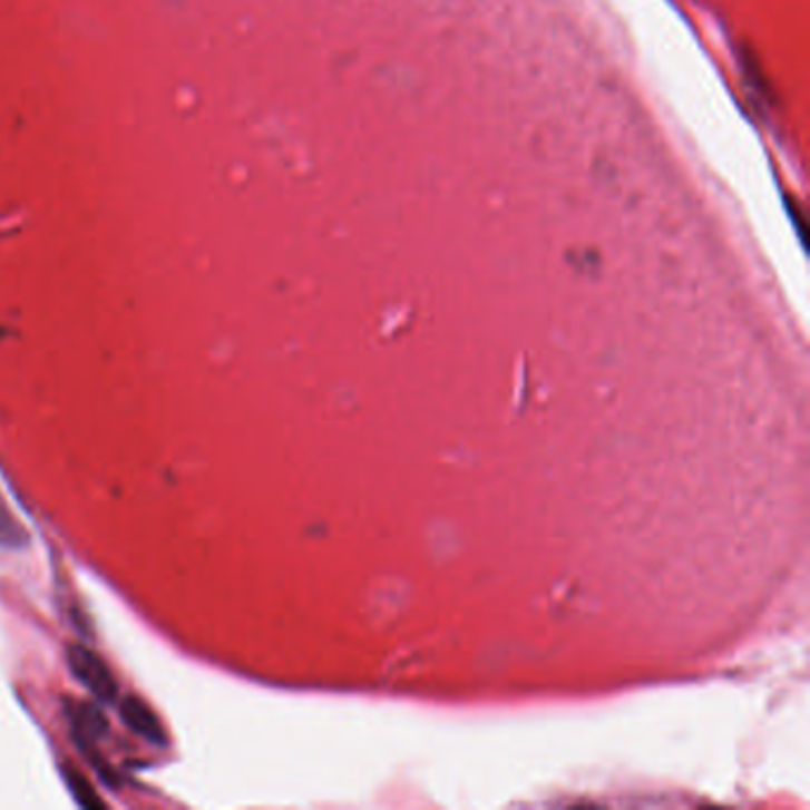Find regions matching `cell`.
Segmentation results:
<instances>
[{
    "label": "cell",
    "mask_w": 810,
    "mask_h": 810,
    "mask_svg": "<svg viewBox=\"0 0 810 810\" xmlns=\"http://www.w3.org/2000/svg\"><path fill=\"white\" fill-rule=\"evenodd\" d=\"M65 658L69 673L75 675V680L88 694L103 701V704H117L119 696L117 680L110 671V665H107L94 650H88L86 644L79 642L67 644Z\"/></svg>",
    "instance_id": "cell-1"
},
{
    "label": "cell",
    "mask_w": 810,
    "mask_h": 810,
    "mask_svg": "<svg viewBox=\"0 0 810 810\" xmlns=\"http://www.w3.org/2000/svg\"><path fill=\"white\" fill-rule=\"evenodd\" d=\"M119 718L126 728L140 736V740H146L157 746L169 744L165 725H162V720L155 715V711L143 699L121 696L119 699Z\"/></svg>",
    "instance_id": "cell-2"
},
{
    "label": "cell",
    "mask_w": 810,
    "mask_h": 810,
    "mask_svg": "<svg viewBox=\"0 0 810 810\" xmlns=\"http://www.w3.org/2000/svg\"><path fill=\"white\" fill-rule=\"evenodd\" d=\"M65 715L71 728V734H75V742L91 755L94 744L100 736L107 734L105 715L94 704H88V701H71V699L65 701Z\"/></svg>",
    "instance_id": "cell-3"
},
{
    "label": "cell",
    "mask_w": 810,
    "mask_h": 810,
    "mask_svg": "<svg viewBox=\"0 0 810 810\" xmlns=\"http://www.w3.org/2000/svg\"><path fill=\"white\" fill-rule=\"evenodd\" d=\"M29 543V533L20 524V518L12 514L6 497L0 495V547L3 549H22Z\"/></svg>",
    "instance_id": "cell-4"
},
{
    "label": "cell",
    "mask_w": 810,
    "mask_h": 810,
    "mask_svg": "<svg viewBox=\"0 0 810 810\" xmlns=\"http://www.w3.org/2000/svg\"><path fill=\"white\" fill-rule=\"evenodd\" d=\"M62 770H65V782H67L69 791L75 794V799L81 806H86V808H103L105 806V801L98 797V791L94 789L91 782L86 780V775L81 770H77L75 765H69V763H65Z\"/></svg>",
    "instance_id": "cell-5"
}]
</instances>
